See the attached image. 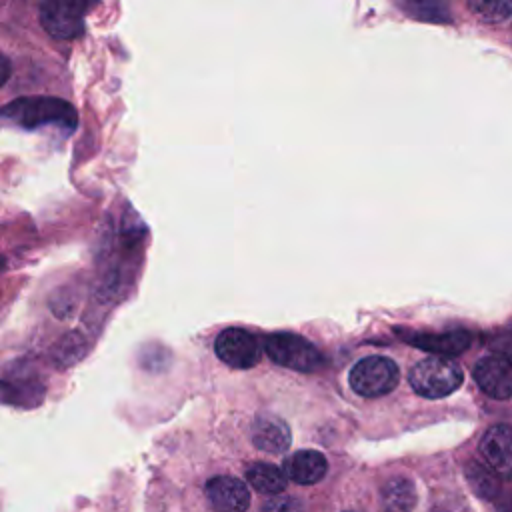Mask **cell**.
<instances>
[{
    "label": "cell",
    "mask_w": 512,
    "mask_h": 512,
    "mask_svg": "<svg viewBox=\"0 0 512 512\" xmlns=\"http://www.w3.org/2000/svg\"><path fill=\"white\" fill-rule=\"evenodd\" d=\"M0 118L24 130H34L38 126H58L62 132H72L78 124L76 108L70 102L54 96L16 98L0 108Z\"/></svg>",
    "instance_id": "6da1fadb"
},
{
    "label": "cell",
    "mask_w": 512,
    "mask_h": 512,
    "mask_svg": "<svg viewBox=\"0 0 512 512\" xmlns=\"http://www.w3.org/2000/svg\"><path fill=\"white\" fill-rule=\"evenodd\" d=\"M412 390L422 398H444L460 388L464 380L462 368L450 358L430 356L414 364L408 374Z\"/></svg>",
    "instance_id": "7a4b0ae2"
},
{
    "label": "cell",
    "mask_w": 512,
    "mask_h": 512,
    "mask_svg": "<svg viewBox=\"0 0 512 512\" xmlns=\"http://www.w3.org/2000/svg\"><path fill=\"white\" fill-rule=\"evenodd\" d=\"M264 350L276 364L296 372H316L324 364L320 350L292 332H274L266 336Z\"/></svg>",
    "instance_id": "3957f363"
},
{
    "label": "cell",
    "mask_w": 512,
    "mask_h": 512,
    "mask_svg": "<svg viewBox=\"0 0 512 512\" xmlns=\"http://www.w3.org/2000/svg\"><path fill=\"white\" fill-rule=\"evenodd\" d=\"M398 380L400 370L386 356H366L358 360L348 374L352 390L364 398H376L392 392Z\"/></svg>",
    "instance_id": "277c9868"
},
{
    "label": "cell",
    "mask_w": 512,
    "mask_h": 512,
    "mask_svg": "<svg viewBox=\"0 0 512 512\" xmlns=\"http://www.w3.org/2000/svg\"><path fill=\"white\" fill-rule=\"evenodd\" d=\"M216 356L230 368L246 370L260 362L262 348L258 338L244 328H226L216 336Z\"/></svg>",
    "instance_id": "5b68a950"
},
{
    "label": "cell",
    "mask_w": 512,
    "mask_h": 512,
    "mask_svg": "<svg viewBox=\"0 0 512 512\" xmlns=\"http://www.w3.org/2000/svg\"><path fill=\"white\" fill-rule=\"evenodd\" d=\"M40 24L56 40L76 38L84 28V6L80 2H44L40 6Z\"/></svg>",
    "instance_id": "8992f818"
},
{
    "label": "cell",
    "mask_w": 512,
    "mask_h": 512,
    "mask_svg": "<svg viewBox=\"0 0 512 512\" xmlns=\"http://www.w3.org/2000/svg\"><path fill=\"white\" fill-rule=\"evenodd\" d=\"M474 380L480 390L496 400L512 396V360L502 354H490L476 362Z\"/></svg>",
    "instance_id": "52a82bcc"
},
{
    "label": "cell",
    "mask_w": 512,
    "mask_h": 512,
    "mask_svg": "<svg viewBox=\"0 0 512 512\" xmlns=\"http://www.w3.org/2000/svg\"><path fill=\"white\" fill-rule=\"evenodd\" d=\"M206 498L214 512H246L250 490L236 476H214L206 482Z\"/></svg>",
    "instance_id": "ba28073f"
},
{
    "label": "cell",
    "mask_w": 512,
    "mask_h": 512,
    "mask_svg": "<svg viewBox=\"0 0 512 512\" xmlns=\"http://www.w3.org/2000/svg\"><path fill=\"white\" fill-rule=\"evenodd\" d=\"M480 454L486 464L506 476L512 478V426L494 424L480 438Z\"/></svg>",
    "instance_id": "9c48e42d"
},
{
    "label": "cell",
    "mask_w": 512,
    "mask_h": 512,
    "mask_svg": "<svg viewBox=\"0 0 512 512\" xmlns=\"http://www.w3.org/2000/svg\"><path fill=\"white\" fill-rule=\"evenodd\" d=\"M326 470H328V462L316 450H298L292 456H288L282 466L284 476L302 486L320 482Z\"/></svg>",
    "instance_id": "30bf717a"
},
{
    "label": "cell",
    "mask_w": 512,
    "mask_h": 512,
    "mask_svg": "<svg viewBox=\"0 0 512 512\" xmlns=\"http://www.w3.org/2000/svg\"><path fill=\"white\" fill-rule=\"evenodd\" d=\"M252 442L258 450L280 454L284 452L290 442L292 434L288 424L278 416H258L252 424Z\"/></svg>",
    "instance_id": "8fae6325"
},
{
    "label": "cell",
    "mask_w": 512,
    "mask_h": 512,
    "mask_svg": "<svg viewBox=\"0 0 512 512\" xmlns=\"http://www.w3.org/2000/svg\"><path fill=\"white\" fill-rule=\"evenodd\" d=\"M406 340L418 348L432 352L434 356L446 358L464 352L470 344V334L466 330H452L444 334H410L406 336Z\"/></svg>",
    "instance_id": "7c38bea8"
},
{
    "label": "cell",
    "mask_w": 512,
    "mask_h": 512,
    "mask_svg": "<svg viewBox=\"0 0 512 512\" xmlns=\"http://www.w3.org/2000/svg\"><path fill=\"white\" fill-rule=\"evenodd\" d=\"M44 398V386L32 378L0 380V400L14 406H36Z\"/></svg>",
    "instance_id": "4fadbf2b"
},
{
    "label": "cell",
    "mask_w": 512,
    "mask_h": 512,
    "mask_svg": "<svg viewBox=\"0 0 512 512\" xmlns=\"http://www.w3.org/2000/svg\"><path fill=\"white\" fill-rule=\"evenodd\" d=\"M416 504V492L408 478H392L382 488L384 512H412Z\"/></svg>",
    "instance_id": "5bb4252c"
},
{
    "label": "cell",
    "mask_w": 512,
    "mask_h": 512,
    "mask_svg": "<svg viewBox=\"0 0 512 512\" xmlns=\"http://www.w3.org/2000/svg\"><path fill=\"white\" fill-rule=\"evenodd\" d=\"M246 478L252 488L264 494H280L288 482L284 472L268 462H254L252 466H248Z\"/></svg>",
    "instance_id": "9a60e30c"
},
{
    "label": "cell",
    "mask_w": 512,
    "mask_h": 512,
    "mask_svg": "<svg viewBox=\"0 0 512 512\" xmlns=\"http://www.w3.org/2000/svg\"><path fill=\"white\" fill-rule=\"evenodd\" d=\"M466 478L470 482V486L474 488V492L482 498H494L498 492V478L486 470L484 466H480L478 462H470L466 466Z\"/></svg>",
    "instance_id": "2e32d148"
},
{
    "label": "cell",
    "mask_w": 512,
    "mask_h": 512,
    "mask_svg": "<svg viewBox=\"0 0 512 512\" xmlns=\"http://www.w3.org/2000/svg\"><path fill=\"white\" fill-rule=\"evenodd\" d=\"M470 8L486 22H502L510 16L512 12V2H500V0H490V2H470Z\"/></svg>",
    "instance_id": "e0dca14e"
},
{
    "label": "cell",
    "mask_w": 512,
    "mask_h": 512,
    "mask_svg": "<svg viewBox=\"0 0 512 512\" xmlns=\"http://www.w3.org/2000/svg\"><path fill=\"white\" fill-rule=\"evenodd\" d=\"M262 512H306V510H304V506H302V502L298 498H294V496H280L278 494V496H272L264 504Z\"/></svg>",
    "instance_id": "ac0fdd59"
},
{
    "label": "cell",
    "mask_w": 512,
    "mask_h": 512,
    "mask_svg": "<svg viewBox=\"0 0 512 512\" xmlns=\"http://www.w3.org/2000/svg\"><path fill=\"white\" fill-rule=\"evenodd\" d=\"M10 74H12V64H10V60L0 52V88L6 84V80L10 78Z\"/></svg>",
    "instance_id": "d6986e66"
},
{
    "label": "cell",
    "mask_w": 512,
    "mask_h": 512,
    "mask_svg": "<svg viewBox=\"0 0 512 512\" xmlns=\"http://www.w3.org/2000/svg\"><path fill=\"white\" fill-rule=\"evenodd\" d=\"M4 266H6V260H4V256L0 254V270H4Z\"/></svg>",
    "instance_id": "ffe728a7"
}]
</instances>
